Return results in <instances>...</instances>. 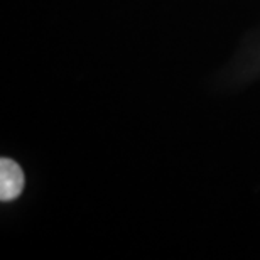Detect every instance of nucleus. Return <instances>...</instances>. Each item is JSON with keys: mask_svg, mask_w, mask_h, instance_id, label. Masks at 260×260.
<instances>
[{"mask_svg": "<svg viewBox=\"0 0 260 260\" xmlns=\"http://www.w3.org/2000/svg\"><path fill=\"white\" fill-rule=\"evenodd\" d=\"M24 189V173L12 159L0 160V200L12 201Z\"/></svg>", "mask_w": 260, "mask_h": 260, "instance_id": "f257e3e1", "label": "nucleus"}]
</instances>
